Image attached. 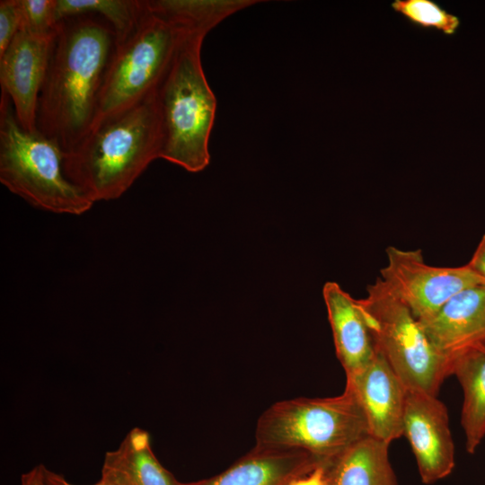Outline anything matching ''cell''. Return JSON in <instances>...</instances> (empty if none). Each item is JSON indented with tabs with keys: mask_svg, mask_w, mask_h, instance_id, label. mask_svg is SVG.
I'll return each mask as SVG.
<instances>
[{
	"mask_svg": "<svg viewBox=\"0 0 485 485\" xmlns=\"http://www.w3.org/2000/svg\"><path fill=\"white\" fill-rule=\"evenodd\" d=\"M114 48L111 27L94 14L67 17L57 24L36 127L64 153L74 149L93 125Z\"/></svg>",
	"mask_w": 485,
	"mask_h": 485,
	"instance_id": "6da1fadb",
	"label": "cell"
},
{
	"mask_svg": "<svg viewBox=\"0 0 485 485\" xmlns=\"http://www.w3.org/2000/svg\"><path fill=\"white\" fill-rule=\"evenodd\" d=\"M161 127L156 93L93 127L64 153L68 180L93 203L119 198L159 158Z\"/></svg>",
	"mask_w": 485,
	"mask_h": 485,
	"instance_id": "7a4b0ae2",
	"label": "cell"
},
{
	"mask_svg": "<svg viewBox=\"0 0 485 485\" xmlns=\"http://www.w3.org/2000/svg\"><path fill=\"white\" fill-rule=\"evenodd\" d=\"M207 32L187 28L156 92L161 127L159 158L190 172L209 163L216 99L205 75L201 48Z\"/></svg>",
	"mask_w": 485,
	"mask_h": 485,
	"instance_id": "3957f363",
	"label": "cell"
},
{
	"mask_svg": "<svg viewBox=\"0 0 485 485\" xmlns=\"http://www.w3.org/2000/svg\"><path fill=\"white\" fill-rule=\"evenodd\" d=\"M0 182L31 206L55 214L81 216L93 202L66 177L64 151L17 121L10 98H0Z\"/></svg>",
	"mask_w": 485,
	"mask_h": 485,
	"instance_id": "277c9868",
	"label": "cell"
},
{
	"mask_svg": "<svg viewBox=\"0 0 485 485\" xmlns=\"http://www.w3.org/2000/svg\"><path fill=\"white\" fill-rule=\"evenodd\" d=\"M368 436L364 412L345 387L338 396L273 403L257 420L254 446L303 450L329 463Z\"/></svg>",
	"mask_w": 485,
	"mask_h": 485,
	"instance_id": "5b68a950",
	"label": "cell"
},
{
	"mask_svg": "<svg viewBox=\"0 0 485 485\" xmlns=\"http://www.w3.org/2000/svg\"><path fill=\"white\" fill-rule=\"evenodd\" d=\"M186 30L187 27L152 13L146 3V12L137 28L126 40L115 45L92 128L157 92Z\"/></svg>",
	"mask_w": 485,
	"mask_h": 485,
	"instance_id": "8992f818",
	"label": "cell"
},
{
	"mask_svg": "<svg viewBox=\"0 0 485 485\" xmlns=\"http://www.w3.org/2000/svg\"><path fill=\"white\" fill-rule=\"evenodd\" d=\"M375 347L407 390L437 396L451 375V359L430 341L407 305L378 278L357 300Z\"/></svg>",
	"mask_w": 485,
	"mask_h": 485,
	"instance_id": "52a82bcc",
	"label": "cell"
},
{
	"mask_svg": "<svg viewBox=\"0 0 485 485\" xmlns=\"http://www.w3.org/2000/svg\"><path fill=\"white\" fill-rule=\"evenodd\" d=\"M385 251L387 264L380 278L418 321L435 314L461 291L485 283L467 264L435 267L425 262L421 250L389 246Z\"/></svg>",
	"mask_w": 485,
	"mask_h": 485,
	"instance_id": "ba28073f",
	"label": "cell"
},
{
	"mask_svg": "<svg viewBox=\"0 0 485 485\" xmlns=\"http://www.w3.org/2000/svg\"><path fill=\"white\" fill-rule=\"evenodd\" d=\"M402 432L423 483L432 484L453 472L454 445L448 413L437 396L407 390Z\"/></svg>",
	"mask_w": 485,
	"mask_h": 485,
	"instance_id": "9c48e42d",
	"label": "cell"
},
{
	"mask_svg": "<svg viewBox=\"0 0 485 485\" xmlns=\"http://www.w3.org/2000/svg\"><path fill=\"white\" fill-rule=\"evenodd\" d=\"M55 34L20 31L0 57L1 93L10 98L18 123L28 132L37 131L38 99Z\"/></svg>",
	"mask_w": 485,
	"mask_h": 485,
	"instance_id": "30bf717a",
	"label": "cell"
},
{
	"mask_svg": "<svg viewBox=\"0 0 485 485\" xmlns=\"http://www.w3.org/2000/svg\"><path fill=\"white\" fill-rule=\"evenodd\" d=\"M366 417L370 436L390 445L403 436L407 388L375 348L373 359L355 375L346 377Z\"/></svg>",
	"mask_w": 485,
	"mask_h": 485,
	"instance_id": "8fae6325",
	"label": "cell"
},
{
	"mask_svg": "<svg viewBox=\"0 0 485 485\" xmlns=\"http://www.w3.org/2000/svg\"><path fill=\"white\" fill-rule=\"evenodd\" d=\"M419 322L433 345L450 359L485 340V283L461 291Z\"/></svg>",
	"mask_w": 485,
	"mask_h": 485,
	"instance_id": "7c38bea8",
	"label": "cell"
},
{
	"mask_svg": "<svg viewBox=\"0 0 485 485\" xmlns=\"http://www.w3.org/2000/svg\"><path fill=\"white\" fill-rule=\"evenodd\" d=\"M322 464L303 450L254 446L221 473L181 485H292Z\"/></svg>",
	"mask_w": 485,
	"mask_h": 485,
	"instance_id": "4fadbf2b",
	"label": "cell"
},
{
	"mask_svg": "<svg viewBox=\"0 0 485 485\" xmlns=\"http://www.w3.org/2000/svg\"><path fill=\"white\" fill-rule=\"evenodd\" d=\"M322 295L336 354L348 377L373 359L374 340L357 300L331 281L323 286Z\"/></svg>",
	"mask_w": 485,
	"mask_h": 485,
	"instance_id": "5bb4252c",
	"label": "cell"
},
{
	"mask_svg": "<svg viewBox=\"0 0 485 485\" xmlns=\"http://www.w3.org/2000/svg\"><path fill=\"white\" fill-rule=\"evenodd\" d=\"M101 479L110 485H181L155 456L150 434L137 427L105 454Z\"/></svg>",
	"mask_w": 485,
	"mask_h": 485,
	"instance_id": "9a60e30c",
	"label": "cell"
},
{
	"mask_svg": "<svg viewBox=\"0 0 485 485\" xmlns=\"http://www.w3.org/2000/svg\"><path fill=\"white\" fill-rule=\"evenodd\" d=\"M388 448L371 436L357 441L327 464V485H397Z\"/></svg>",
	"mask_w": 485,
	"mask_h": 485,
	"instance_id": "2e32d148",
	"label": "cell"
},
{
	"mask_svg": "<svg viewBox=\"0 0 485 485\" xmlns=\"http://www.w3.org/2000/svg\"><path fill=\"white\" fill-rule=\"evenodd\" d=\"M451 375L463 389L461 423L466 450L474 454L485 437V340L453 357Z\"/></svg>",
	"mask_w": 485,
	"mask_h": 485,
	"instance_id": "e0dca14e",
	"label": "cell"
},
{
	"mask_svg": "<svg viewBox=\"0 0 485 485\" xmlns=\"http://www.w3.org/2000/svg\"><path fill=\"white\" fill-rule=\"evenodd\" d=\"M261 1L147 0L148 9L172 22L209 32L230 15Z\"/></svg>",
	"mask_w": 485,
	"mask_h": 485,
	"instance_id": "ac0fdd59",
	"label": "cell"
},
{
	"mask_svg": "<svg viewBox=\"0 0 485 485\" xmlns=\"http://www.w3.org/2000/svg\"><path fill=\"white\" fill-rule=\"evenodd\" d=\"M57 22L72 16L99 14L111 27L115 45L126 40L146 12V0H56Z\"/></svg>",
	"mask_w": 485,
	"mask_h": 485,
	"instance_id": "d6986e66",
	"label": "cell"
},
{
	"mask_svg": "<svg viewBox=\"0 0 485 485\" xmlns=\"http://www.w3.org/2000/svg\"><path fill=\"white\" fill-rule=\"evenodd\" d=\"M393 12L411 25L422 30H434L453 36L460 27V18L444 9L434 0H394Z\"/></svg>",
	"mask_w": 485,
	"mask_h": 485,
	"instance_id": "ffe728a7",
	"label": "cell"
},
{
	"mask_svg": "<svg viewBox=\"0 0 485 485\" xmlns=\"http://www.w3.org/2000/svg\"><path fill=\"white\" fill-rule=\"evenodd\" d=\"M21 25L20 31L35 35L56 32V0H17Z\"/></svg>",
	"mask_w": 485,
	"mask_h": 485,
	"instance_id": "44dd1931",
	"label": "cell"
},
{
	"mask_svg": "<svg viewBox=\"0 0 485 485\" xmlns=\"http://www.w3.org/2000/svg\"><path fill=\"white\" fill-rule=\"evenodd\" d=\"M21 17L17 0L0 1V57L20 31Z\"/></svg>",
	"mask_w": 485,
	"mask_h": 485,
	"instance_id": "7402d4cb",
	"label": "cell"
},
{
	"mask_svg": "<svg viewBox=\"0 0 485 485\" xmlns=\"http://www.w3.org/2000/svg\"><path fill=\"white\" fill-rule=\"evenodd\" d=\"M467 265L480 278L485 280V234L480 241L472 259Z\"/></svg>",
	"mask_w": 485,
	"mask_h": 485,
	"instance_id": "603a6c76",
	"label": "cell"
},
{
	"mask_svg": "<svg viewBox=\"0 0 485 485\" xmlns=\"http://www.w3.org/2000/svg\"><path fill=\"white\" fill-rule=\"evenodd\" d=\"M47 467L40 463L21 476V485H48L46 478Z\"/></svg>",
	"mask_w": 485,
	"mask_h": 485,
	"instance_id": "cb8c5ba5",
	"label": "cell"
},
{
	"mask_svg": "<svg viewBox=\"0 0 485 485\" xmlns=\"http://www.w3.org/2000/svg\"><path fill=\"white\" fill-rule=\"evenodd\" d=\"M326 467L327 464L316 467L310 473L295 480L292 485H327Z\"/></svg>",
	"mask_w": 485,
	"mask_h": 485,
	"instance_id": "d4e9b609",
	"label": "cell"
},
{
	"mask_svg": "<svg viewBox=\"0 0 485 485\" xmlns=\"http://www.w3.org/2000/svg\"><path fill=\"white\" fill-rule=\"evenodd\" d=\"M46 478L48 485H76L69 482L62 474L54 472L47 468L46 470ZM92 485H110L101 479L94 484Z\"/></svg>",
	"mask_w": 485,
	"mask_h": 485,
	"instance_id": "484cf974",
	"label": "cell"
}]
</instances>
